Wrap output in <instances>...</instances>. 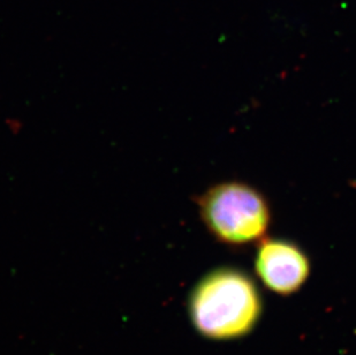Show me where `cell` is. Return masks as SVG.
Here are the masks:
<instances>
[{
	"instance_id": "1",
	"label": "cell",
	"mask_w": 356,
	"mask_h": 355,
	"mask_svg": "<svg viewBox=\"0 0 356 355\" xmlns=\"http://www.w3.org/2000/svg\"><path fill=\"white\" fill-rule=\"evenodd\" d=\"M188 310L194 328L205 338L234 340L259 324L262 295L255 281L242 270L216 269L195 285Z\"/></svg>"
},
{
	"instance_id": "2",
	"label": "cell",
	"mask_w": 356,
	"mask_h": 355,
	"mask_svg": "<svg viewBox=\"0 0 356 355\" xmlns=\"http://www.w3.org/2000/svg\"><path fill=\"white\" fill-rule=\"evenodd\" d=\"M202 221L218 242L245 246L264 238L271 223L266 198L238 181L209 188L196 200Z\"/></svg>"
},
{
	"instance_id": "3",
	"label": "cell",
	"mask_w": 356,
	"mask_h": 355,
	"mask_svg": "<svg viewBox=\"0 0 356 355\" xmlns=\"http://www.w3.org/2000/svg\"><path fill=\"white\" fill-rule=\"evenodd\" d=\"M312 271L309 258L299 246L282 239H264L255 258V272L268 290L289 297L300 291Z\"/></svg>"
}]
</instances>
